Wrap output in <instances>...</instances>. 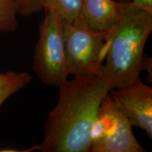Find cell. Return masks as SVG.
Instances as JSON below:
<instances>
[{"label": "cell", "mask_w": 152, "mask_h": 152, "mask_svg": "<svg viewBox=\"0 0 152 152\" xmlns=\"http://www.w3.org/2000/svg\"><path fill=\"white\" fill-rule=\"evenodd\" d=\"M45 13L39 26L33 68L44 83L58 87L69 75L64 50V20L53 13Z\"/></svg>", "instance_id": "obj_4"}, {"label": "cell", "mask_w": 152, "mask_h": 152, "mask_svg": "<svg viewBox=\"0 0 152 152\" xmlns=\"http://www.w3.org/2000/svg\"><path fill=\"white\" fill-rule=\"evenodd\" d=\"M124 1L114 0H83L81 16L91 28L107 32L122 14Z\"/></svg>", "instance_id": "obj_7"}, {"label": "cell", "mask_w": 152, "mask_h": 152, "mask_svg": "<svg viewBox=\"0 0 152 152\" xmlns=\"http://www.w3.org/2000/svg\"><path fill=\"white\" fill-rule=\"evenodd\" d=\"M83 0H39L42 9L57 15L64 21L72 22L81 16Z\"/></svg>", "instance_id": "obj_8"}, {"label": "cell", "mask_w": 152, "mask_h": 152, "mask_svg": "<svg viewBox=\"0 0 152 152\" xmlns=\"http://www.w3.org/2000/svg\"><path fill=\"white\" fill-rule=\"evenodd\" d=\"M18 7L16 0H0V32H14L18 27Z\"/></svg>", "instance_id": "obj_10"}, {"label": "cell", "mask_w": 152, "mask_h": 152, "mask_svg": "<svg viewBox=\"0 0 152 152\" xmlns=\"http://www.w3.org/2000/svg\"><path fill=\"white\" fill-rule=\"evenodd\" d=\"M108 31L91 28L82 16L64 21V44L69 75L80 78L102 75L108 49Z\"/></svg>", "instance_id": "obj_3"}, {"label": "cell", "mask_w": 152, "mask_h": 152, "mask_svg": "<svg viewBox=\"0 0 152 152\" xmlns=\"http://www.w3.org/2000/svg\"><path fill=\"white\" fill-rule=\"evenodd\" d=\"M151 31V13L125 1L119 20L108 31V49L102 67V77L111 90L140 78L144 47Z\"/></svg>", "instance_id": "obj_2"}, {"label": "cell", "mask_w": 152, "mask_h": 152, "mask_svg": "<svg viewBox=\"0 0 152 152\" xmlns=\"http://www.w3.org/2000/svg\"><path fill=\"white\" fill-rule=\"evenodd\" d=\"M56 105L49 112L44 140L33 147L42 152H87L101 102L111 90L102 76L74 77L58 86Z\"/></svg>", "instance_id": "obj_1"}, {"label": "cell", "mask_w": 152, "mask_h": 152, "mask_svg": "<svg viewBox=\"0 0 152 152\" xmlns=\"http://www.w3.org/2000/svg\"><path fill=\"white\" fill-rule=\"evenodd\" d=\"M109 94L132 127L140 128L152 138V89L140 78Z\"/></svg>", "instance_id": "obj_6"}, {"label": "cell", "mask_w": 152, "mask_h": 152, "mask_svg": "<svg viewBox=\"0 0 152 152\" xmlns=\"http://www.w3.org/2000/svg\"><path fill=\"white\" fill-rule=\"evenodd\" d=\"M130 2L135 8L152 14V0H132Z\"/></svg>", "instance_id": "obj_12"}, {"label": "cell", "mask_w": 152, "mask_h": 152, "mask_svg": "<svg viewBox=\"0 0 152 152\" xmlns=\"http://www.w3.org/2000/svg\"><path fill=\"white\" fill-rule=\"evenodd\" d=\"M18 7V14L23 16H29L38 14L42 10L39 0H16Z\"/></svg>", "instance_id": "obj_11"}, {"label": "cell", "mask_w": 152, "mask_h": 152, "mask_svg": "<svg viewBox=\"0 0 152 152\" xmlns=\"http://www.w3.org/2000/svg\"><path fill=\"white\" fill-rule=\"evenodd\" d=\"M32 79V76L25 71L0 73V106L13 94L29 84Z\"/></svg>", "instance_id": "obj_9"}, {"label": "cell", "mask_w": 152, "mask_h": 152, "mask_svg": "<svg viewBox=\"0 0 152 152\" xmlns=\"http://www.w3.org/2000/svg\"><path fill=\"white\" fill-rule=\"evenodd\" d=\"M90 152H143L132 125L110 96L101 102L93 125Z\"/></svg>", "instance_id": "obj_5"}]
</instances>
